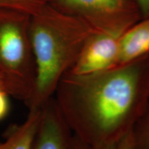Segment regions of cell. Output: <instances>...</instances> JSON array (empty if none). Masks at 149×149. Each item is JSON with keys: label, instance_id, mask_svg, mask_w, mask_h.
<instances>
[{"label": "cell", "instance_id": "1", "mask_svg": "<svg viewBox=\"0 0 149 149\" xmlns=\"http://www.w3.org/2000/svg\"><path fill=\"white\" fill-rule=\"evenodd\" d=\"M76 138L93 149L117 143L149 103V55L98 73H66L53 96Z\"/></svg>", "mask_w": 149, "mask_h": 149}, {"label": "cell", "instance_id": "2", "mask_svg": "<svg viewBox=\"0 0 149 149\" xmlns=\"http://www.w3.org/2000/svg\"><path fill=\"white\" fill-rule=\"evenodd\" d=\"M98 31L83 19L47 5L31 16L29 36L36 78L26 107L40 109L54 96L64 74L73 66L88 37Z\"/></svg>", "mask_w": 149, "mask_h": 149}, {"label": "cell", "instance_id": "3", "mask_svg": "<svg viewBox=\"0 0 149 149\" xmlns=\"http://www.w3.org/2000/svg\"><path fill=\"white\" fill-rule=\"evenodd\" d=\"M31 16L0 9V76L6 91L28 105L32 97L36 68L29 36Z\"/></svg>", "mask_w": 149, "mask_h": 149}, {"label": "cell", "instance_id": "4", "mask_svg": "<svg viewBox=\"0 0 149 149\" xmlns=\"http://www.w3.org/2000/svg\"><path fill=\"white\" fill-rule=\"evenodd\" d=\"M61 8L72 10L100 31L123 33L138 22L139 14L127 12L126 0H55Z\"/></svg>", "mask_w": 149, "mask_h": 149}, {"label": "cell", "instance_id": "5", "mask_svg": "<svg viewBox=\"0 0 149 149\" xmlns=\"http://www.w3.org/2000/svg\"><path fill=\"white\" fill-rule=\"evenodd\" d=\"M122 34L100 30L93 33L86 42L76 62L67 73L84 75L117 67L119 41Z\"/></svg>", "mask_w": 149, "mask_h": 149}, {"label": "cell", "instance_id": "6", "mask_svg": "<svg viewBox=\"0 0 149 149\" xmlns=\"http://www.w3.org/2000/svg\"><path fill=\"white\" fill-rule=\"evenodd\" d=\"M74 136L53 97L42 114L31 149H74Z\"/></svg>", "mask_w": 149, "mask_h": 149}, {"label": "cell", "instance_id": "7", "mask_svg": "<svg viewBox=\"0 0 149 149\" xmlns=\"http://www.w3.org/2000/svg\"><path fill=\"white\" fill-rule=\"evenodd\" d=\"M149 55V17L136 22L121 35L118 66L129 64Z\"/></svg>", "mask_w": 149, "mask_h": 149}, {"label": "cell", "instance_id": "8", "mask_svg": "<svg viewBox=\"0 0 149 149\" xmlns=\"http://www.w3.org/2000/svg\"><path fill=\"white\" fill-rule=\"evenodd\" d=\"M42 114V109H29L25 121L15 124L6 131L0 149H31Z\"/></svg>", "mask_w": 149, "mask_h": 149}, {"label": "cell", "instance_id": "9", "mask_svg": "<svg viewBox=\"0 0 149 149\" xmlns=\"http://www.w3.org/2000/svg\"><path fill=\"white\" fill-rule=\"evenodd\" d=\"M132 149H149V103L131 130Z\"/></svg>", "mask_w": 149, "mask_h": 149}, {"label": "cell", "instance_id": "10", "mask_svg": "<svg viewBox=\"0 0 149 149\" xmlns=\"http://www.w3.org/2000/svg\"><path fill=\"white\" fill-rule=\"evenodd\" d=\"M49 0H0V9L33 16L48 5Z\"/></svg>", "mask_w": 149, "mask_h": 149}, {"label": "cell", "instance_id": "11", "mask_svg": "<svg viewBox=\"0 0 149 149\" xmlns=\"http://www.w3.org/2000/svg\"><path fill=\"white\" fill-rule=\"evenodd\" d=\"M9 97L5 89L0 88V121L7 116L10 111Z\"/></svg>", "mask_w": 149, "mask_h": 149}, {"label": "cell", "instance_id": "12", "mask_svg": "<svg viewBox=\"0 0 149 149\" xmlns=\"http://www.w3.org/2000/svg\"><path fill=\"white\" fill-rule=\"evenodd\" d=\"M117 149H132L131 131L117 142Z\"/></svg>", "mask_w": 149, "mask_h": 149}, {"label": "cell", "instance_id": "13", "mask_svg": "<svg viewBox=\"0 0 149 149\" xmlns=\"http://www.w3.org/2000/svg\"><path fill=\"white\" fill-rule=\"evenodd\" d=\"M135 1L143 17H149V0H135Z\"/></svg>", "mask_w": 149, "mask_h": 149}, {"label": "cell", "instance_id": "14", "mask_svg": "<svg viewBox=\"0 0 149 149\" xmlns=\"http://www.w3.org/2000/svg\"><path fill=\"white\" fill-rule=\"evenodd\" d=\"M74 149H93L91 147L87 146L86 144H84L81 141H79L77 138L74 137Z\"/></svg>", "mask_w": 149, "mask_h": 149}, {"label": "cell", "instance_id": "15", "mask_svg": "<svg viewBox=\"0 0 149 149\" xmlns=\"http://www.w3.org/2000/svg\"><path fill=\"white\" fill-rule=\"evenodd\" d=\"M97 149H117V143H113V144H107L100 148Z\"/></svg>", "mask_w": 149, "mask_h": 149}, {"label": "cell", "instance_id": "16", "mask_svg": "<svg viewBox=\"0 0 149 149\" xmlns=\"http://www.w3.org/2000/svg\"><path fill=\"white\" fill-rule=\"evenodd\" d=\"M0 88H2L3 89H5V86H4V84H3V81L2 80V78L1 77V76H0ZM6 90V89H5ZM7 92V91H6Z\"/></svg>", "mask_w": 149, "mask_h": 149}]
</instances>
